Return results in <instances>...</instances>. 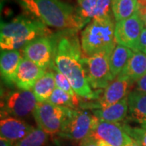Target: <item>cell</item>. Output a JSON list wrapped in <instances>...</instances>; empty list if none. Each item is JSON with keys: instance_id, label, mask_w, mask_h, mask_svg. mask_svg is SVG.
<instances>
[{"instance_id": "1", "label": "cell", "mask_w": 146, "mask_h": 146, "mask_svg": "<svg viewBox=\"0 0 146 146\" xmlns=\"http://www.w3.org/2000/svg\"><path fill=\"white\" fill-rule=\"evenodd\" d=\"M68 30L54 37V54L51 68L56 69L69 80L78 97L94 99L98 94L93 92L87 78L83 63L81 43L75 33Z\"/></svg>"}, {"instance_id": "2", "label": "cell", "mask_w": 146, "mask_h": 146, "mask_svg": "<svg viewBox=\"0 0 146 146\" xmlns=\"http://www.w3.org/2000/svg\"><path fill=\"white\" fill-rule=\"evenodd\" d=\"M27 13L46 26L61 30H80L89 23L76 13V7L62 0H16Z\"/></svg>"}, {"instance_id": "3", "label": "cell", "mask_w": 146, "mask_h": 146, "mask_svg": "<svg viewBox=\"0 0 146 146\" xmlns=\"http://www.w3.org/2000/svg\"><path fill=\"white\" fill-rule=\"evenodd\" d=\"M51 31L42 21L25 16H17L9 22H2L0 28L1 50L24 48L41 36H50Z\"/></svg>"}, {"instance_id": "4", "label": "cell", "mask_w": 146, "mask_h": 146, "mask_svg": "<svg viewBox=\"0 0 146 146\" xmlns=\"http://www.w3.org/2000/svg\"><path fill=\"white\" fill-rule=\"evenodd\" d=\"M114 16L93 19L81 33V49L84 56L98 53L110 54L117 46Z\"/></svg>"}, {"instance_id": "5", "label": "cell", "mask_w": 146, "mask_h": 146, "mask_svg": "<svg viewBox=\"0 0 146 146\" xmlns=\"http://www.w3.org/2000/svg\"><path fill=\"white\" fill-rule=\"evenodd\" d=\"M71 110L48 102H37L33 115L38 128L48 135H54L61 131Z\"/></svg>"}, {"instance_id": "6", "label": "cell", "mask_w": 146, "mask_h": 146, "mask_svg": "<svg viewBox=\"0 0 146 146\" xmlns=\"http://www.w3.org/2000/svg\"><path fill=\"white\" fill-rule=\"evenodd\" d=\"M110 55L106 53H98L83 57L87 78L93 89H106L115 79L110 68Z\"/></svg>"}, {"instance_id": "7", "label": "cell", "mask_w": 146, "mask_h": 146, "mask_svg": "<svg viewBox=\"0 0 146 146\" xmlns=\"http://www.w3.org/2000/svg\"><path fill=\"white\" fill-rule=\"evenodd\" d=\"M32 90H17L6 96L4 102L1 104V116H14L16 118L25 117L33 113L37 104Z\"/></svg>"}, {"instance_id": "8", "label": "cell", "mask_w": 146, "mask_h": 146, "mask_svg": "<svg viewBox=\"0 0 146 146\" xmlns=\"http://www.w3.org/2000/svg\"><path fill=\"white\" fill-rule=\"evenodd\" d=\"M94 115L85 110L72 109L59 134L74 141H82L90 135Z\"/></svg>"}, {"instance_id": "9", "label": "cell", "mask_w": 146, "mask_h": 146, "mask_svg": "<svg viewBox=\"0 0 146 146\" xmlns=\"http://www.w3.org/2000/svg\"><path fill=\"white\" fill-rule=\"evenodd\" d=\"M54 46V37L51 35L38 37L23 48L24 57L46 70L52 66Z\"/></svg>"}, {"instance_id": "10", "label": "cell", "mask_w": 146, "mask_h": 146, "mask_svg": "<svg viewBox=\"0 0 146 146\" xmlns=\"http://www.w3.org/2000/svg\"><path fill=\"white\" fill-rule=\"evenodd\" d=\"M144 25V22L137 13L126 20L116 22L115 35L117 44L136 51Z\"/></svg>"}, {"instance_id": "11", "label": "cell", "mask_w": 146, "mask_h": 146, "mask_svg": "<svg viewBox=\"0 0 146 146\" xmlns=\"http://www.w3.org/2000/svg\"><path fill=\"white\" fill-rule=\"evenodd\" d=\"M90 136L111 146H124L128 134L119 123H110L94 117Z\"/></svg>"}, {"instance_id": "12", "label": "cell", "mask_w": 146, "mask_h": 146, "mask_svg": "<svg viewBox=\"0 0 146 146\" xmlns=\"http://www.w3.org/2000/svg\"><path fill=\"white\" fill-rule=\"evenodd\" d=\"M131 84H132L129 80L118 76L104 89L102 96L95 103L92 104V107L94 109H103L119 102L128 96Z\"/></svg>"}, {"instance_id": "13", "label": "cell", "mask_w": 146, "mask_h": 146, "mask_svg": "<svg viewBox=\"0 0 146 146\" xmlns=\"http://www.w3.org/2000/svg\"><path fill=\"white\" fill-rule=\"evenodd\" d=\"M45 73L46 69L39 67L26 58H22L16 73V86L24 90H32L35 83Z\"/></svg>"}, {"instance_id": "14", "label": "cell", "mask_w": 146, "mask_h": 146, "mask_svg": "<svg viewBox=\"0 0 146 146\" xmlns=\"http://www.w3.org/2000/svg\"><path fill=\"white\" fill-rule=\"evenodd\" d=\"M35 128L25 122L12 116H7L1 118L0 121V134L2 137L9 140L16 144L29 134H30Z\"/></svg>"}, {"instance_id": "15", "label": "cell", "mask_w": 146, "mask_h": 146, "mask_svg": "<svg viewBox=\"0 0 146 146\" xmlns=\"http://www.w3.org/2000/svg\"><path fill=\"white\" fill-rule=\"evenodd\" d=\"M128 113L127 118L131 121L146 127V93L133 90L127 96Z\"/></svg>"}, {"instance_id": "16", "label": "cell", "mask_w": 146, "mask_h": 146, "mask_svg": "<svg viewBox=\"0 0 146 146\" xmlns=\"http://www.w3.org/2000/svg\"><path fill=\"white\" fill-rule=\"evenodd\" d=\"M19 50H2L0 56L1 76L9 83L16 84V73L22 59Z\"/></svg>"}, {"instance_id": "17", "label": "cell", "mask_w": 146, "mask_h": 146, "mask_svg": "<svg viewBox=\"0 0 146 146\" xmlns=\"http://www.w3.org/2000/svg\"><path fill=\"white\" fill-rule=\"evenodd\" d=\"M93 113L98 119L110 123L123 122L128 113V101L127 97L115 104L109 106L103 109H94Z\"/></svg>"}, {"instance_id": "18", "label": "cell", "mask_w": 146, "mask_h": 146, "mask_svg": "<svg viewBox=\"0 0 146 146\" xmlns=\"http://www.w3.org/2000/svg\"><path fill=\"white\" fill-rule=\"evenodd\" d=\"M146 74V54L135 51L123 72L119 76L125 77L131 84L137 82Z\"/></svg>"}, {"instance_id": "19", "label": "cell", "mask_w": 146, "mask_h": 146, "mask_svg": "<svg viewBox=\"0 0 146 146\" xmlns=\"http://www.w3.org/2000/svg\"><path fill=\"white\" fill-rule=\"evenodd\" d=\"M135 51L130 48L117 44L115 50L110 55V68L114 78L123 72Z\"/></svg>"}, {"instance_id": "20", "label": "cell", "mask_w": 146, "mask_h": 146, "mask_svg": "<svg viewBox=\"0 0 146 146\" xmlns=\"http://www.w3.org/2000/svg\"><path fill=\"white\" fill-rule=\"evenodd\" d=\"M56 88L54 72H46L36 81L32 91L38 102H48L51 94Z\"/></svg>"}, {"instance_id": "21", "label": "cell", "mask_w": 146, "mask_h": 146, "mask_svg": "<svg viewBox=\"0 0 146 146\" xmlns=\"http://www.w3.org/2000/svg\"><path fill=\"white\" fill-rule=\"evenodd\" d=\"M137 8V0H112V13L116 22L135 15Z\"/></svg>"}, {"instance_id": "22", "label": "cell", "mask_w": 146, "mask_h": 146, "mask_svg": "<svg viewBox=\"0 0 146 146\" xmlns=\"http://www.w3.org/2000/svg\"><path fill=\"white\" fill-rule=\"evenodd\" d=\"M48 102L58 106L73 109L76 105H78L79 102L74 99L69 94L56 87L48 100Z\"/></svg>"}, {"instance_id": "23", "label": "cell", "mask_w": 146, "mask_h": 146, "mask_svg": "<svg viewBox=\"0 0 146 146\" xmlns=\"http://www.w3.org/2000/svg\"><path fill=\"white\" fill-rule=\"evenodd\" d=\"M48 138V134L40 128H35L30 134L20 141L16 142L13 146H43L45 145Z\"/></svg>"}, {"instance_id": "24", "label": "cell", "mask_w": 146, "mask_h": 146, "mask_svg": "<svg viewBox=\"0 0 146 146\" xmlns=\"http://www.w3.org/2000/svg\"><path fill=\"white\" fill-rule=\"evenodd\" d=\"M98 0H77L76 13L82 20L89 23L94 17Z\"/></svg>"}, {"instance_id": "25", "label": "cell", "mask_w": 146, "mask_h": 146, "mask_svg": "<svg viewBox=\"0 0 146 146\" xmlns=\"http://www.w3.org/2000/svg\"><path fill=\"white\" fill-rule=\"evenodd\" d=\"M54 79H55V84H56V87L58 89H62L63 91H65L66 93L69 94L76 101H78V96L76 94V92L74 91L72 84L70 83L69 80H68L63 73L58 72L56 69H54Z\"/></svg>"}, {"instance_id": "26", "label": "cell", "mask_w": 146, "mask_h": 146, "mask_svg": "<svg viewBox=\"0 0 146 146\" xmlns=\"http://www.w3.org/2000/svg\"><path fill=\"white\" fill-rule=\"evenodd\" d=\"M126 132L142 146H146V127H131L127 124H123Z\"/></svg>"}, {"instance_id": "27", "label": "cell", "mask_w": 146, "mask_h": 146, "mask_svg": "<svg viewBox=\"0 0 146 146\" xmlns=\"http://www.w3.org/2000/svg\"><path fill=\"white\" fill-rule=\"evenodd\" d=\"M112 0H98L94 19L112 16Z\"/></svg>"}, {"instance_id": "28", "label": "cell", "mask_w": 146, "mask_h": 146, "mask_svg": "<svg viewBox=\"0 0 146 146\" xmlns=\"http://www.w3.org/2000/svg\"><path fill=\"white\" fill-rule=\"evenodd\" d=\"M136 51H141L146 54V28H144L143 31L141 33Z\"/></svg>"}, {"instance_id": "29", "label": "cell", "mask_w": 146, "mask_h": 146, "mask_svg": "<svg viewBox=\"0 0 146 146\" xmlns=\"http://www.w3.org/2000/svg\"><path fill=\"white\" fill-rule=\"evenodd\" d=\"M80 146H98V140L96 138H94V136H88L83 139L82 141H80Z\"/></svg>"}, {"instance_id": "30", "label": "cell", "mask_w": 146, "mask_h": 146, "mask_svg": "<svg viewBox=\"0 0 146 146\" xmlns=\"http://www.w3.org/2000/svg\"><path fill=\"white\" fill-rule=\"evenodd\" d=\"M135 89L137 91L146 93V74L136 82V89Z\"/></svg>"}, {"instance_id": "31", "label": "cell", "mask_w": 146, "mask_h": 146, "mask_svg": "<svg viewBox=\"0 0 146 146\" xmlns=\"http://www.w3.org/2000/svg\"><path fill=\"white\" fill-rule=\"evenodd\" d=\"M124 146H142L141 144H139L136 141H135L133 138H131L129 135L127 138V141H126Z\"/></svg>"}, {"instance_id": "32", "label": "cell", "mask_w": 146, "mask_h": 146, "mask_svg": "<svg viewBox=\"0 0 146 146\" xmlns=\"http://www.w3.org/2000/svg\"><path fill=\"white\" fill-rule=\"evenodd\" d=\"M14 143H12L9 140L6 139L4 137H0V146H13Z\"/></svg>"}, {"instance_id": "33", "label": "cell", "mask_w": 146, "mask_h": 146, "mask_svg": "<svg viewBox=\"0 0 146 146\" xmlns=\"http://www.w3.org/2000/svg\"><path fill=\"white\" fill-rule=\"evenodd\" d=\"M98 146H111L108 143L105 142V141H98Z\"/></svg>"}, {"instance_id": "34", "label": "cell", "mask_w": 146, "mask_h": 146, "mask_svg": "<svg viewBox=\"0 0 146 146\" xmlns=\"http://www.w3.org/2000/svg\"><path fill=\"white\" fill-rule=\"evenodd\" d=\"M141 20L143 21V22H144V25H145L146 26V16H145V17H143V18H142Z\"/></svg>"}]
</instances>
